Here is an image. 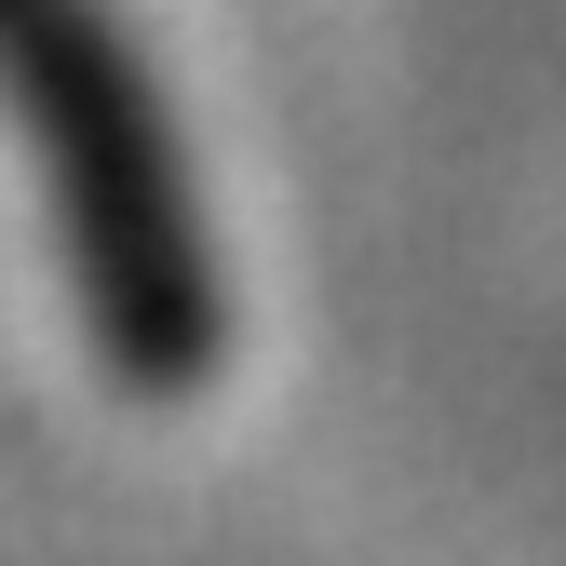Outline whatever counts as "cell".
Returning a JSON list of instances; mask_svg holds the SVG:
<instances>
[{"label":"cell","mask_w":566,"mask_h":566,"mask_svg":"<svg viewBox=\"0 0 566 566\" xmlns=\"http://www.w3.org/2000/svg\"><path fill=\"white\" fill-rule=\"evenodd\" d=\"M0 122L28 135V176L54 202V256H67L95 365L149 405L202 391L230 297H217V243H202L189 135L135 28L108 0H0Z\"/></svg>","instance_id":"obj_1"}]
</instances>
